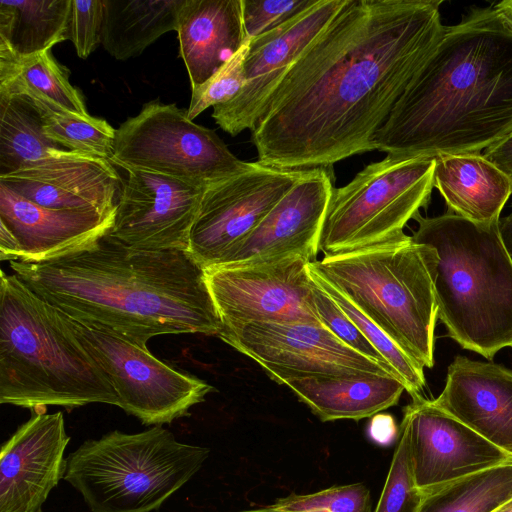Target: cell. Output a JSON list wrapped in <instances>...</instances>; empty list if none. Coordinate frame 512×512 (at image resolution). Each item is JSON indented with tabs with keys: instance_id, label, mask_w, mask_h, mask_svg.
<instances>
[{
	"instance_id": "obj_2",
	"label": "cell",
	"mask_w": 512,
	"mask_h": 512,
	"mask_svg": "<svg viewBox=\"0 0 512 512\" xmlns=\"http://www.w3.org/2000/svg\"><path fill=\"white\" fill-rule=\"evenodd\" d=\"M9 267L68 317L143 347L159 335L218 336L222 329L205 270L188 251L135 249L106 234L63 256Z\"/></svg>"
},
{
	"instance_id": "obj_32",
	"label": "cell",
	"mask_w": 512,
	"mask_h": 512,
	"mask_svg": "<svg viewBox=\"0 0 512 512\" xmlns=\"http://www.w3.org/2000/svg\"><path fill=\"white\" fill-rule=\"evenodd\" d=\"M238 512H372L371 495L363 483H353L310 494L292 493L271 505Z\"/></svg>"
},
{
	"instance_id": "obj_10",
	"label": "cell",
	"mask_w": 512,
	"mask_h": 512,
	"mask_svg": "<svg viewBox=\"0 0 512 512\" xmlns=\"http://www.w3.org/2000/svg\"><path fill=\"white\" fill-rule=\"evenodd\" d=\"M68 319L109 378L119 397L118 407L144 425L162 426L189 416L190 408L215 390L123 335Z\"/></svg>"
},
{
	"instance_id": "obj_20",
	"label": "cell",
	"mask_w": 512,
	"mask_h": 512,
	"mask_svg": "<svg viewBox=\"0 0 512 512\" xmlns=\"http://www.w3.org/2000/svg\"><path fill=\"white\" fill-rule=\"evenodd\" d=\"M433 403L512 454V370L456 356Z\"/></svg>"
},
{
	"instance_id": "obj_39",
	"label": "cell",
	"mask_w": 512,
	"mask_h": 512,
	"mask_svg": "<svg viewBox=\"0 0 512 512\" xmlns=\"http://www.w3.org/2000/svg\"><path fill=\"white\" fill-rule=\"evenodd\" d=\"M482 154L501 169L512 181V132L486 149Z\"/></svg>"
},
{
	"instance_id": "obj_37",
	"label": "cell",
	"mask_w": 512,
	"mask_h": 512,
	"mask_svg": "<svg viewBox=\"0 0 512 512\" xmlns=\"http://www.w3.org/2000/svg\"><path fill=\"white\" fill-rule=\"evenodd\" d=\"M316 0H242V16L248 39H253L313 5Z\"/></svg>"
},
{
	"instance_id": "obj_14",
	"label": "cell",
	"mask_w": 512,
	"mask_h": 512,
	"mask_svg": "<svg viewBox=\"0 0 512 512\" xmlns=\"http://www.w3.org/2000/svg\"><path fill=\"white\" fill-rule=\"evenodd\" d=\"M204 188L154 172L127 170L107 237L135 249L188 251Z\"/></svg>"
},
{
	"instance_id": "obj_34",
	"label": "cell",
	"mask_w": 512,
	"mask_h": 512,
	"mask_svg": "<svg viewBox=\"0 0 512 512\" xmlns=\"http://www.w3.org/2000/svg\"><path fill=\"white\" fill-rule=\"evenodd\" d=\"M251 40V39H250ZM250 40L226 62L208 81L192 89L187 117L194 120L208 107L227 102L234 98L245 85L243 64Z\"/></svg>"
},
{
	"instance_id": "obj_28",
	"label": "cell",
	"mask_w": 512,
	"mask_h": 512,
	"mask_svg": "<svg viewBox=\"0 0 512 512\" xmlns=\"http://www.w3.org/2000/svg\"><path fill=\"white\" fill-rule=\"evenodd\" d=\"M63 149L44 134L40 112L31 100L0 95V176L33 166Z\"/></svg>"
},
{
	"instance_id": "obj_8",
	"label": "cell",
	"mask_w": 512,
	"mask_h": 512,
	"mask_svg": "<svg viewBox=\"0 0 512 512\" xmlns=\"http://www.w3.org/2000/svg\"><path fill=\"white\" fill-rule=\"evenodd\" d=\"M435 158L387 155L333 188L319 250L348 254L405 238L404 227L430 202Z\"/></svg>"
},
{
	"instance_id": "obj_22",
	"label": "cell",
	"mask_w": 512,
	"mask_h": 512,
	"mask_svg": "<svg viewBox=\"0 0 512 512\" xmlns=\"http://www.w3.org/2000/svg\"><path fill=\"white\" fill-rule=\"evenodd\" d=\"M176 32L191 89L208 81L250 40L242 0H184Z\"/></svg>"
},
{
	"instance_id": "obj_30",
	"label": "cell",
	"mask_w": 512,
	"mask_h": 512,
	"mask_svg": "<svg viewBox=\"0 0 512 512\" xmlns=\"http://www.w3.org/2000/svg\"><path fill=\"white\" fill-rule=\"evenodd\" d=\"M33 102L47 138L69 151L111 161L116 129L106 120L80 117L36 95H21Z\"/></svg>"
},
{
	"instance_id": "obj_4",
	"label": "cell",
	"mask_w": 512,
	"mask_h": 512,
	"mask_svg": "<svg viewBox=\"0 0 512 512\" xmlns=\"http://www.w3.org/2000/svg\"><path fill=\"white\" fill-rule=\"evenodd\" d=\"M0 403L32 410L119 406V397L67 315L13 273L0 275Z\"/></svg>"
},
{
	"instance_id": "obj_16",
	"label": "cell",
	"mask_w": 512,
	"mask_h": 512,
	"mask_svg": "<svg viewBox=\"0 0 512 512\" xmlns=\"http://www.w3.org/2000/svg\"><path fill=\"white\" fill-rule=\"evenodd\" d=\"M402 421L414 481L423 495L512 457L423 396L403 409Z\"/></svg>"
},
{
	"instance_id": "obj_35",
	"label": "cell",
	"mask_w": 512,
	"mask_h": 512,
	"mask_svg": "<svg viewBox=\"0 0 512 512\" xmlns=\"http://www.w3.org/2000/svg\"><path fill=\"white\" fill-rule=\"evenodd\" d=\"M310 274V273H309ZM311 277V276H310ZM312 279V278H311ZM313 304L321 324L355 351L391 367L338 304L312 279ZM392 368V367H391ZM393 369V368H392ZM396 373V372H395Z\"/></svg>"
},
{
	"instance_id": "obj_17",
	"label": "cell",
	"mask_w": 512,
	"mask_h": 512,
	"mask_svg": "<svg viewBox=\"0 0 512 512\" xmlns=\"http://www.w3.org/2000/svg\"><path fill=\"white\" fill-rule=\"evenodd\" d=\"M333 188V167L307 170L217 267L258 264L288 257L314 261Z\"/></svg>"
},
{
	"instance_id": "obj_26",
	"label": "cell",
	"mask_w": 512,
	"mask_h": 512,
	"mask_svg": "<svg viewBox=\"0 0 512 512\" xmlns=\"http://www.w3.org/2000/svg\"><path fill=\"white\" fill-rule=\"evenodd\" d=\"M69 71L51 50L18 56L0 46V95L40 96L80 117L89 118L80 92L70 84Z\"/></svg>"
},
{
	"instance_id": "obj_15",
	"label": "cell",
	"mask_w": 512,
	"mask_h": 512,
	"mask_svg": "<svg viewBox=\"0 0 512 512\" xmlns=\"http://www.w3.org/2000/svg\"><path fill=\"white\" fill-rule=\"evenodd\" d=\"M345 2L316 0L282 24L251 39L243 64L245 85L234 98L213 107L216 124L231 136L251 130L277 83Z\"/></svg>"
},
{
	"instance_id": "obj_33",
	"label": "cell",
	"mask_w": 512,
	"mask_h": 512,
	"mask_svg": "<svg viewBox=\"0 0 512 512\" xmlns=\"http://www.w3.org/2000/svg\"><path fill=\"white\" fill-rule=\"evenodd\" d=\"M423 498L412 473L408 429L401 421L397 446L374 512H419Z\"/></svg>"
},
{
	"instance_id": "obj_36",
	"label": "cell",
	"mask_w": 512,
	"mask_h": 512,
	"mask_svg": "<svg viewBox=\"0 0 512 512\" xmlns=\"http://www.w3.org/2000/svg\"><path fill=\"white\" fill-rule=\"evenodd\" d=\"M103 0H71L66 39L81 59H87L101 43Z\"/></svg>"
},
{
	"instance_id": "obj_41",
	"label": "cell",
	"mask_w": 512,
	"mask_h": 512,
	"mask_svg": "<svg viewBox=\"0 0 512 512\" xmlns=\"http://www.w3.org/2000/svg\"><path fill=\"white\" fill-rule=\"evenodd\" d=\"M493 8L512 27V0L501 1Z\"/></svg>"
},
{
	"instance_id": "obj_24",
	"label": "cell",
	"mask_w": 512,
	"mask_h": 512,
	"mask_svg": "<svg viewBox=\"0 0 512 512\" xmlns=\"http://www.w3.org/2000/svg\"><path fill=\"white\" fill-rule=\"evenodd\" d=\"M284 385L323 422L372 417L396 405L405 390L398 379L377 375L305 377Z\"/></svg>"
},
{
	"instance_id": "obj_13",
	"label": "cell",
	"mask_w": 512,
	"mask_h": 512,
	"mask_svg": "<svg viewBox=\"0 0 512 512\" xmlns=\"http://www.w3.org/2000/svg\"><path fill=\"white\" fill-rule=\"evenodd\" d=\"M306 172L255 162L248 171L206 186L188 253L204 270L217 267Z\"/></svg>"
},
{
	"instance_id": "obj_40",
	"label": "cell",
	"mask_w": 512,
	"mask_h": 512,
	"mask_svg": "<svg viewBox=\"0 0 512 512\" xmlns=\"http://www.w3.org/2000/svg\"><path fill=\"white\" fill-rule=\"evenodd\" d=\"M499 231L504 246L512 258V210L507 216L499 220Z\"/></svg>"
},
{
	"instance_id": "obj_5",
	"label": "cell",
	"mask_w": 512,
	"mask_h": 512,
	"mask_svg": "<svg viewBox=\"0 0 512 512\" xmlns=\"http://www.w3.org/2000/svg\"><path fill=\"white\" fill-rule=\"evenodd\" d=\"M414 219L412 239L438 257V319L463 349L492 361L512 347V258L499 221L476 223L452 212Z\"/></svg>"
},
{
	"instance_id": "obj_31",
	"label": "cell",
	"mask_w": 512,
	"mask_h": 512,
	"mask_svg": "<svg viewBox=\"0 0 512 512\" xmlns=\"http://www.w3.org/2000/svg\"><path fill=\"white\" fill-rule=\"evenodd\" d=\"M309 273L311 278L329 294L381 354L384 360L393 368L412 399L422 397L426 385L424 368L411 359L389 336L368 319L341 292L324 281L310 268Z\"/></svg>"
},
{
	"instance_id": "obj_21",
	"label": "cell",
	"mask_w": 512,
	"mask_h": 512,
	"mask_svg": "<svg viewBox=\"0 0 512 512\" xmlns=\"http://www.w3.org/2000/svg\"><path fill=\"white\" fill-rule=\"evenodd\" d=\"M115 212L51 209L0 184V223L19 245L18 261L37 263L68 254L104 237Z\"/></svg>"
},
{
	"instance_id": "obj_19",
	"label": "cell",
	"mask_w": 512,
	"mask_h": 512,
	"mask_svg": "<svg viewBox=\"0 0 512 512\" xmlns=\"http://www.w3.org/2000/svg\"><path fill=\"white\" fill-rule=\"evenodd\" d=\"M119 181L110 160L67 149L0 176V184L40 206L102 214L115 212Z\"/></svg>"
},
{
	"instance_id": "obj_38",
	"label": "cell",
	"mask_w": 512,
	"mask_h": 512,
	"mask_svg": "<svg viewBox=\"0 0 512 512\" xmlns=\"http://www.w3.org/2000/svg\"><path fill=\"white\" fill-rule=\"evenodd\" d=\"M368 435L374 443L386 447L398 440L399 428L391 415L377 413L369 422Z\"/></svg>"
},
{
	"instance_id": "obj_9",
	"label": "cell",
	"mask_w": 512,
	"mask_h": 512,
	"mask_svg": "<svg viewBox=\"0 0 512 512\" xmlns=\"http://www.w3.org/2000/svg\"><path fill=\"white\" fill-rule=\"evenodd\" d=\"M111 162L201 187L255 165L233 155L213 130L190 120L187 110L158 101L146 103L116 129Z\"/></svg>"
},
{
	"instance_id": "obj_18",
	"label": "cell",
	"mask_w": 512,
	"mask_h": 512,
	"mask_svg": "<svg viewBox=\"0 0 512 512\" xmlns=\"http://www.w3.org/2000/svg\"><path fill=\"white\" fill-rule=\"evenodd\" d=\"M70 441L61 411L32 410L1 446L0 512H38L66 471Z\"/></svg>"
},
{
	"instance_id": "obj_3",
	"label": "cell",
	"mask_w": 512,
	"mask_h": 512,
	"mask_svg": "<svg viewBox=\"0 0 512 512\" xmlns=\"http://www.w3.org/2000/svg\"><path fill=\"white\" fill-rule=\"evenodd\" d=\"M512 132V27L475 9L442 37L376 132L394 157L481 154Z\"/></svg>"
},
{
	"instance_id": "obj_12",
	"label": "cell",
	"mask_w": 512,
	"mask_h": 512,
	"mask_svg": "<svg viewBox=\"0 0 512 512\" xmlns=\"http://www.w3.org/2000/svg\"><path fill=\"white\" fill-rule=\"evenodd\" d=\"M310 262L288 257L205 270L222 328L250 322L322 325L313 304Z\"/></svg>"
},
{
	"instance_id": "obj_1",
	"label": "cell",
	"mask_w": 512,
	"mask_h": 512,
	"mask_svg": "<svg viewBox=\"0 0 512 512\" xmlns=\"http://www.w3.org/2000/svg\"><path fill=\"white\" fill-rule=\"evenodd\" d=\"M442 0H346L265 101L257 162L310 170L375 150L374 136L442 37Z\"/></svg>"
},
{
	"instance_id": "obj_7",
	"label": "cell",
	"mask_w": 512,
	"mask_h": 512,
	"mask_svg": "<svg viewBox=\"0 0 512 512\" xmlns=\"http://www.w3.org/2000/svg\"><path fill=\"white\" fill-rule=\"evenodd\" d=\"M207 447L179 442L161 425L139 433L110 431L66 458L64 480L91 512H151L203 466Z\"/></svg>"
},
{
	"instance_id": "obj_11",
	"label": "cell",
	"mask_w": 512,
	"mask_h": 512,
	"mask_svg": "<svg viewBox=\"0 0 512 512\" xmlns=\"http://www.w3.org/2000/svg\"><path fill=\"white\" fill-rule=\"evenodd\" d=\"M218 337L257 362L279 384L305 377L354 375L399 380L391 367L355 351L322 325L250 322L224 327Z\"/></svg>"
},
{
	"instance_id": "obj_6",
	"label": "cell",
	"mask_w": 512,
	"mask_h": 512,
	"mask_svg": "<svg viewBox=\"0 0 512 512\" xmlns=\"http://www.w3.org/2000/svg\"><path fill=\"white\" fill-rule=\"evenodd\" d=\"M436 251L411 236L309 263L423 368L434 366Z\"/></svg>"
},
{
	"instance_id": "obj_43",
	"label": "cell",
	"mask_w": 512,
	"mask_h": 512,
	"mask_svg": "<svg viewBox=\"0 0 512 512\" xmlns=\"http://www.w3.org/2000/svg\"><path fill=\"white\" fill-rule=\"evenodd\" d=\"M38 512H43L42 509H40Z\"/></svg>"
},
{
	"instance_id": "obj_23",
	"label": "cell",
	"mask_w": 512,
	"mask_h": 512,
	"mask_svg": "<svg viewBox=\"0 0 512 512\" xmlns=\"http://www.w3.org/2000/svg\"><path fill=\"white\" fill-rule=\"evenodd\" d=\"M433 184L450 212L476 223L499 221L512 194L511 179L482 153L436 156Z\"/></svg>"
},
{
	"instance_id": "obj_25",
	"label": "cell",
	"mask_w": 512,
	"mask_h": 512,
	"mask_svg": "<svg viewBox=\"0 0 512 512\" xmlns=\"http://www.w3.org/2000/svg\"><path fill=\"white\" fill-rule=\"evenodd\" d=\"M101 44L117 60L138 57L160 36L177 31L184 0H103Z\"/></svg>"
},
{
	"instance_id": "obj_27",
	"label": "cell",
	"mask_w": 512,
	"mask_h": 512,
	"mask_svg": "<svg viewBox=\"0 0 512 512\" xmlns=\"http://www.w3.org/2000/svg\"><path fill=\"white\" fill-rule=\"evenodd\" d=\"M71 0H0V46L18 56L66 39Z\"/></svg>"
},
{
	"instance_id": "obj_29",
	"label": "cell",
	"mask_w": 512,
	"mask_h": 512,
	"mask_svg": "<svg viewBox=\"0 0 512 512\" xmlns=\"http://www.w3.org/2000/svg\"><path fill=\"white\" fill-rule=\"evenodd\" d=\"M512 499V457L424 495L419 512H493Z\"/></svg>"
},
{
	"instance_id": "obj_42",
	"label": "cell",
	"mask_w": 512,
	"mask_h": 512,
	"mask_svg": "<svg viewBox=\"0 0 512 512\" xmlns=\"http://www.w3.org/2000/svg\"><path fill=\"white\" fill-rule=\"evenodd\" d=\"M493 512H512V499Z\"/></svg>"
}]
</instances>
